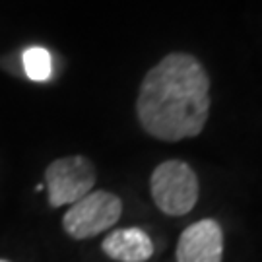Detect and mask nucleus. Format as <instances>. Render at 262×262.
<instances>
[{"label": "nucleus", "instance_id": "nucleus-3", "mask_svg": "<svg viewBox=\"0 0 262 262\" xmlns=\"http://www.w3.org/2000/svg\"><path fill=\"white\" fill-rule=\"evenodd\" d=\"M122 200L107 190H92L90 194L70 204L62 215L64 231L76 241L92 239L111 229L121 220Z\"/></svg>", "mask_w": 262, "mask_h": 262}, {"label": "nucleus", "instance_id": "nucleus-4", "mask_svg": "<svg viewBox=\"0 0 262 262\" xmlns=\"http://www.w3.org/2000/svg\"><path fill=\"white\" fill-rule=\"evenodd\" d=\"M97 181L94 163L85 156H66L55 159L45 171L47 198L53 208L74 204L94 190Z\"/></svg>", "mask_w": 262, "mask_h": 262}, {"label": "nucleus", "instance_id": "nucleus-7", "mask_svg": "<svg viewBox=\"0 0 262 262\" xmlns=\"http://www.w3.org/2000/svg\"><path fill=\"white\" fill-rule=\"evenodd\" d=\"M21 62H24V70H26L28 78L35 80V82H45L53 72L51 55H49L47 49L43 47L28 49L21 56Z\"/></svg>", "mask_w": 262, "mask_h": 262}, {"label": "nucleus", "instance_id": "nucleus-5", "mask_svg": "<svg viewBox=\"0 0 262 262\" xmlns=\"http://www.w3.org/2000/svg\"><path fill=\"white\" fill-rule=\"evenodd\" d=\"M224 229L217 220H198L181 233L175 251L177 262H222Z\"/></svg>", "mask_w": 262, "mask_h": 262}, {"label": "nucleus", "instance_id": "nucleus-2", "mask_svg": "<svg viewBox=\"0 0 262 262\" xmlns=\"http://www.w3.org/2000/svg\"><path fill=\"white\" fill-rule=\"evenodd\" d=\"M154 204L167 215H185L196 206L200 185L194 169L181 159L159 163L150 177Z\"/></svg>", "mask_w": 262, "mask_h": 262}, {"label": "nucleus", "instance_id": "nucleus-6", "mask_svg": "<svg viewBox=\"0 0 262 262\" xmlns=\"http://www.w3.org/2000/svg\"><path fill=\"white\" fill-rule=\"evenodd\" d=\"M103 253L115 262H146L154 254V241L140 227L113 229L101 243Z\"/></svg>", "mask_w": 262, "mask_h": 262}, {"label": "nucleus", "instance_id": "nucleus-1", "mask_svg": "<svg viewBox=\"0 0 262 262\" xmlns=\"http://www.w3.org/2000/svg\"><path fill=\"white\" fill-rule=\"evenodd\" d=\"M140 126L163 142L194 138L210 115V76L196 56L171 53L144 76L136 99Z\"/></svg>", "mask_w": 262, "mask_h": 262}, {"label": "nucleus", "instance_id": "nucleus-8", "mask_svg": "<svg viewBox=\"0 0 262 262\" xmlns=\"http://www.w3.org/2000/svg\"><path fill=\"white\" fill-rule=\"evenodd\" d=\"M0 262H10V260H6V258H0Z\"/></svg>", "mask_w": 262, "mask_h": 262}]
</instances>
